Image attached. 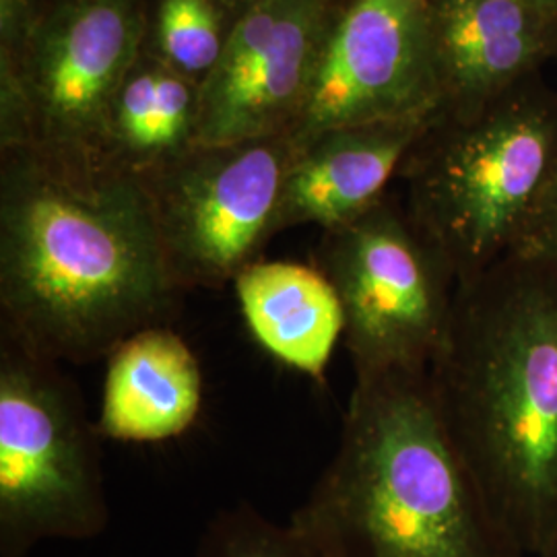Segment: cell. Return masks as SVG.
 Masks as SVG:
<instances>
[{
	"instance_id": "16",
	"label": "cell",
	"mask_w": 557,
	"mask_h": 557,
	"mask_svg": "<svg viewBox=\"0 0 557 557\" xmlns=\"http://www.w3.org/2000/svg\"><path fill=\"white\" fill-rule=\"evenodd\" d=\"M238 17L221 0H149L143 52L202 85L218 69Z\"/></svg>"
},
{
	"instance_id": "10",
	"label": "cell",
	"mask_w": 557,
	"mask_h": 557,
	"mask_svg": "<svg viewBox=\"0 0 557 557\" xmlns=\"http://www.w3.org/2000/svg\"><path fill=\"white\" fill-rule=\"evenodd\" d=\"M149 0H46L23 75L34 143L101 153L106 116L143 54Z\"/></svg>"
},
{
	"instance_id": "8",
	"label": "cell",
	"mask_w": 557,
	"mask_h": 557,
	"mask_svg": "<svg viewBox=\"0 0 557 557\" xmlns=\"http://www.w3.org/2000/svg\"><path fill=\"white\" fill-rule=\"evenodd\" d=\"M347 0H257L200 85L197 145L292 135Z\"/></svg>"
},
{
	"instance_id": "6",
	"label": "cell",
	"mask_w": 557,
	"mask_h": 557,
	"mask_svg": "<svg viewBox=\"0 0 557 557\" xmlns=\"http://www.w3.org/2000/svg\"><path fill=\"white\" fill-rule=\"evenodd\" d=\"M317 267L337 292L356 376L430 372L458 278L400 197L391 193L358 220L322 232Z\"/></svg>"
},
{
	"instance_id": "22",
	"label": "cell",
	"mask_w": 557,
	"mask_h": 557,
	"mask_svg": "<svg viewBox=\"0 0 557 557\" xmlns=\"http://www.w3.org/2000/svg\"><path fill=\"white\" fill-rule=\"evenodd\" d=\"M527 2H531V4L541 7V9H545V11H549V13H556L557 15V0H527Z\"/></svg>"
},
{
	"instance_id": "3",
	"label": "cell",
	"mask_w": 557,
	"mask_h": 557,
	"mask_svg": "<svg viewBox=\"0 0 557 557\" xmlns=\"http://www.w3.org/2000/svg\"><path fill=\"white\" fill-rule=\"evenodd\" d=\"M289 522L331 557H518L446 434L430 372L356 376L337 450Z\"/></svg>"
},
{
	"instance_id": "11",
	"label": "cell",
	"mask_w": 557,
	"mask_h": 557,
	"mask_svg": "<svg viewBox=\"0 0 557 557\" xmlns=\"http://www.w3.org/2000/svg\"><path fill=\"white\" fill-rule=\"evenodd\" d=\"M442 112L465 114L541 77L557 15L527 0H425Z\"/></svg>"
},
{
	"instance_id": "17",
	"label": "cell",
	"mask_w": 557,
	"mask_h": 557,
	"mask_svg": "<svg viewBox=\"0 0 557 557\" xmlns=\"http://www.w3.org/2000/svg\"><path fill=\"white\" fill-rule=\"evenodd\" d=\"M197 557H331L289 520L264 517L250 504L225 508L200 535Z\"/></svg>"
},
{
	"instance_id": "5",
	"label": "cell",
	"mask_w": 557,
	"mask_h": 557,
	"mask_svg": "<svg viewBox=\"0 0 557 557\" xmlns=\"http://www.w3.org/2000/svg\"><path fill=\"white\" fill-rule=\"evenodd\" d=\"M100 438L60 361L0 326V557L108 529Z\"/></svg>"
},
{
	"instance_id": "20",
	"label": "cell",
	"mask_w": 557,
	"mask_h": 557,
	"mask_svg": "<svg viewBox=\"0 0 557 557\" xmlns=\"http://www.w3.org/2000/svg\"><path fill=\"white\" fill-rule=\"evenodd\" d=\"M221 2L239 15V13H244L248 7H252L257 0H221Z\"/></svg>"
},
{
	"instance_id": "1",
	"label": "cell",
	"mask_w": 557,
	"mask_h": 557,
	"mask_svg": "<svg viewBox=\"0 0 557 557\" xmlns=\"http://www.w3.org/2000/svg\"><path fill=\"white\" fill-rule=\"evenodd\" d=\"M184 296L137 174L89 151H0V326L81 366L172 324Z\"/></svg>"
},
{
	"instance_id": "19",
	"label": "cell",
	"mask_w": 557,
	"mask_h": 557,
	"mask_svg": "<svg viewBox=\"0 0 557 557\" xmlns=\"http://www.w3.org/2000/svg\"><path fill=\"white\" fill-rule=\"evenodd\" d=\"M522 255L545 260L557 269V182Z\"/></svg>"
},
{
	"instance_id": "4",
	"label": "cell",
	"mask_w": 557,
	"mask_h": 557,
	"mask_svg": "<svg viewBox=\"0 0 557 557\" xmlns=\"http://www.w3.org/2000/svg\"><path fill=\"white\" fill-rule=\"evenodd\" d=\"M398 182L458 283L522 255L557 182V89L535 77L473 112H440Z\"/></svg>"
},
{
	"instance_id": "2",
	"label": "cell",
	"mask_w": 557,
	"mask_h": 557,
	"mask_svg": "<svg viewBox=\"0 0 557 557\" xmlns=\"http://www.w3.org/2000/svg\"><path fill=\"white\" fill-rule=\"evenodd\" d=\"M430 384L499 535L537 557L557 529L556 267L517 255L460 281Z\"/></svg>"
},
{
	"instance_id": "7",
	"label": "cell",
	"mask_w": 557,
	"mask_h": 557,
	"mask_svg": "<svg viewBox=\"0 0 557 557\" xmlns=\"http://www.w3.org/2000/svg\"><path fill=\"white\" fill-rule=\"evenodd\" d=\"M292 135L195 145L139 176L170 275L182 292L220 289L278 234Z\"/></svg>"
},
{
	"instance_id": "21",
	"label": "cell",
	"mask_w": 557,
	"mask_h": 557,
	"mask_svg": "<svg viewBox=\"0 0 557 557\" xmlns=\"http://www.w3.org/2000/svg\"><path fill=\"white\" fill-rule=\"evenodd\" d=\"M537 557H557V529L554 531V535L549 537V541L545 543V547L541 549V554Z\"/></svg>"
},
{
	"instance_id": "9",
	"label": "cell",
	"mask_w": 557,
	"mask_h": 557,
	"mask_svg": "<svg viewBox=\"0 0 557 557\" xmlns=\"http://www.w3.org/2000/svg\"><path fill=\"white\" fill-rule=\"evenodd\" d=\"M440 112L425 0H347L292 137Z\"/></svg>"
},
{
	"instance_id": "18",
	"label": "cell",
	"mask_w": 557,
	"mask_h": 557,
	"mask_svg": "<svg viewBox=\"0 0 557 557\" xmlns=\"http://www.w3.org/2000/svg\"><path fill=\"white\" fill-rule=\"evenodd\" d=\"M46 0H0V75L23 77L29 41L40 23Z\"/></svg>"
},
{
	"instance_id": "15",
	"label": "cell",
	"mask_w": 557,
	"mask_h": 557,
	"mask_svg": "<svg viewBox=\"0 0 557 557\" xmlns=\"http://www.w3.org/2000/svg\"><path fill=\"white\" fill-rule=\"evenodd\" d=\"M200 85L145 52L110 103L101 156L143 176L197 145Z\"/></svg>"
},
{
	"instance_id": "14",
	"label": "cell",
	"mask_w": 557,
	"mask_h": 557,
	"mask_svg": "<svg viewBox=\"0 0 557 557\" xmlns=\"http://www.w3.org/2000/svg\"><path fill=\"white\" fill-rule=\"evenodd\" d=\"M239 312L260 347L289 370L324 382L345 317L337 292L317 264L252 262L232 283Z\"/></svg>"
},
{
	"instance_id": "12",
	"label": "cell",
	"mask_w": 557,
	"mask_h": 557,
	"mask_svg": "<svg viewBox=\"0 0 557 557\" xmlns=\"http://www.w3.org/2000/svg\"><path fill=\"white\" fill-rule=\"evenodd\" d=\"M434 119L343 126L296 143L278 234L298 225L329 232L376 207Z\"/></svg>"
},
{
	"instance_id": "13",
	"label": "cell",
	"mask_w": 557,
	"mask_h": 557,
	"mask_svg": "<svg viewBox=\"0 0 557 557\" xmlns=\"http://www.w3.org/2000/svg\"><path fill=\"white\" fill-rule=\"evenodd\" d=\"M96 430L101 438L153 444L197 421L205 379L193 347L172 324L143 329L106 358Z\"/></svg>"
}]
</instances>
